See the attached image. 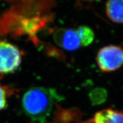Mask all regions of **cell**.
<instances>
[{
    "label": "cell",
    "mask_w": 123,
    "mask_h": 123,
    "mask_svg": "<svg viewBox=\"0 0 123 123\" xmlns=\"http://www.w3.org/2000/svg\"><path fill=\"white\" fill-rule=\"evenodd\" d=\"M94 123H123V111H116L112 109H105L95 114Z\"/></svg>",
    "instance_id": "cell-5"
},
{
    "label": "cell",
    "mask_w": 123,
    "mask_h": 123,
    "mask_svg": "<svg viewBox=\"0 0 123 123\" xmlns=\"http://www.w3.org/2000/svg\"><path fill=\"white\" fill-rule=\"evenodd\" d=\"M13 93L14 90L9 86L0 84V111L5 108L7 104V99Z\"/></svg>",
    "instance_id": "cell-8"
},
{
    "label": "cell",
    "mask_w": 123,
    "mask_h": 123,
    "mask_svg": "<svg viewBox=\"0 0 123 123\" xmlns=\"http://www.w3.org/2000/svg\"><path fill=\"white\" fill-rule=\"evenodd\" d=\"M54 39L55 43L66 50H76L81 46L76 31L71 29H58L55 32Z\"/></svg>",
    "instance_id": "cell-4"
},
{
    "label": "cell",
    "mask_w": 123,
    "mask_h": 123,
    "mask_svg": "<svg viewBox=\"0 0 123 123\" xmlns=\"http://www.w3.org/2000/svg\"><path fill=\"white\" fill-rule=\"evenodd\" d=\"M105 9L111 21L116 24H123V0L108 1Z\"/></svg>",
    "instance_id": "cell-6"
},
{
    "label": "cell",
    "mask_w": 123,
    "mask_h": 123,
    "mask_svg": "<svg viewBox=\"0 0 123 123\" xmlns=\"http://www.w3.org/2000/svg\"><path fill=\"white\" fill-rule=\"evenodd\" d=\"M76 34L79 38L80 45L88 46L93 41L95 33L91 27L87 26H81L76 30Z\"/></svg>",
    "instance_id": "cell-7"
},
{
    "label": "cell",
    "mask_w": 123,
    "mask_h": 123,
    "mask_svg": "<svg viewBox=\"0 0 123 123\" xmlns=\"http://www.w3.org/2000/svg\"><path fill=\"white\" fill-rule=\"evenodd\" d=\"M22 53L17 46L0 38V79L14 73L21 65Z\"/></svg>",
    "instance_id": "cell-2"
},
{
    "label": "cell",
    "mask_w": 123,
    "mask_h": 123,
    "mask_svg": "<svg viewBox=\"0 0 123 123\" xmlns=\"http://www.w3.org/2000/svg\"><path fill=\"white\" fill-rule=\"evenodd\" d=\"M96 61L103 72L114 71L123 64V49L116 45L103 47L98 52Z\"/></svg>",
    "instance_id": "cell-3"
},
{
    "label": "cell",
    "mask_w": 123,
    "mask_h": 123,
    "mask_svg": "<svg viewBox=\"0 0 123 123\" xmlns=\"http://www.w3.org/2000/svg\"><path fill=\"white\" fill-rule=\"evenodd\" d=\"M82 123H94V122H93V120L91 119V120H90L85 121V122Z\"/></svg>",
    "instance_id": "cell-9"
},
{
    "label": "cell",
    "mask_w": 123,
    "mask_h": 123,
    "mask_svg": "<svg viewBox=\"0 0 123 123\" xmlns=\"http://www.w3.org/2000/svg\"><path fill=\"white\" fill-rule=\"evenodd\" d=\"M60 97L54 89L34 87L25 92L22 99L23 111L32 121L44 123Z\"/></svg>",
    "instance_id": "cell-1"
}]
</instances>
